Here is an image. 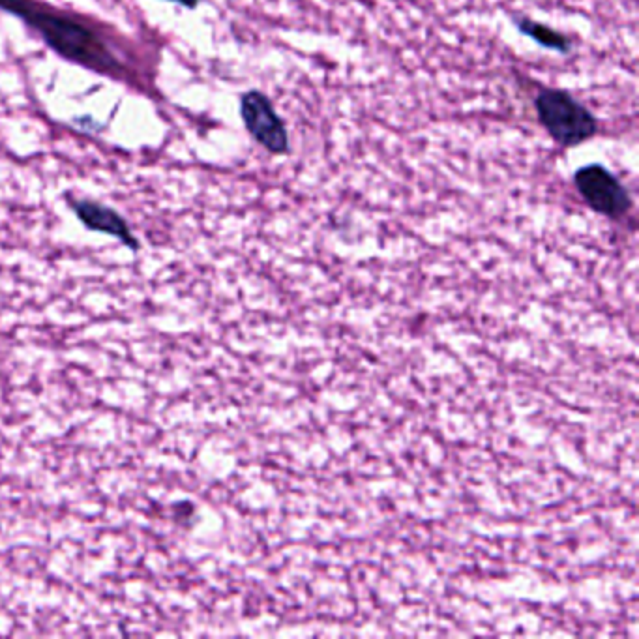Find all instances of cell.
Masks as SVG:
<instances>
[{
  "mask_svg": "<svg viewBox=\"0 0 639 639\" xmlns=\"http://www.w3.org/2000/svg\"><path fill=\"white\" fill-rule=\"evenodd\" d=\"M75 210H77L79 218L87 223L90 229L104 231V233H109V235H113V237L122 238V240L128 242L130 246H134L135 242L132 240V237H130V231H128L126 223H124V220L120 218L117 212L105 209V207H100V205H96V203H77Z\"/></svg>",
  "mask_w": 639,
  "mask_h": 639,
  "instance_id": "cell-4",
  "label": "cell"
},
{
  "mask_svg": "<svg viewBox=\"0 0 639 639\" xmlns=\"http://www.w3.org/2000/svg\"><path fill=\"white\" fill-rule=\"evenodd\" d=\"M177 2H182V4H186V6H195V4H197V0H177Z\"/></svg>",
  "mask_w": 639,
  "mask_h": 639,
  "instance_id": "cell-6",
  "label": "cell"
},
{
  "mask_svg": "<svg viewBox=\"0 0 639 639\" xmlns=\"http://www.w3.org/2000/svg\"><path fill=\"white\" fill-rule=\"evenodd\" d=\"M516 27H518L525 36L533 38L535 42L544 45V47H548V49H555V51H559V53H570V49H572V44H570V40H568L566 36L555 32V30H551L550 27H546V25H540V23H536V21H531V19H520V21H516Z\"/></svg>",
  "mask_w": 639,
  "mask_h": 639,
  "instance_id": "cell-5",
  "label": "cell"
},
{
  "mask_svg": "<svg viewBox=\"0 0 639 639\" xmlns=\"http://www.w3.org/2000/svg\"><path fill=\"white\" fill-rule=\"evenodd\" d=\"M535 105L540 124L565 149L578 147L598 132L595 115L566 90H540Z\"/></svg>",
  "mask_w": 639,
  "mask_h": 639,
  "instance_id": "cell-1",
  "label": "cell"
},
{
  "mask_svg": "<svg viewBox=\"0 0 639 639\" xmlns=\"http://www.w3.org/2000/svg\"><path fill=\"white\" fill-rule=\"evenodd\" d=\"M240 115L246 124V130L253 139L272 154L289 152V135L282 119L276 115L267 96L259 90H250L242 96Z\"/></svg>",
  "mask_w": 639,
  "mask_h": 639,
  "instance_id": "cell-3",
  "label": "cell"
},
{
  "mask_svg": "<svg viewBox=\"0 0 639 639\" xmlns=\"http://www.w3.org/2000/svg\"><path fill=\"white\" fill-rule=\"evenodd\" d=\"M574 182L583 201L610 220H621L632 209V197L628 190L604 165L581 167L574 175Z\"/></svg>",
  "mask_w": 639,
  "mask_h": 639,
  "instance_id": "cell-2",
  "label": "cell"
}]
</instances>
